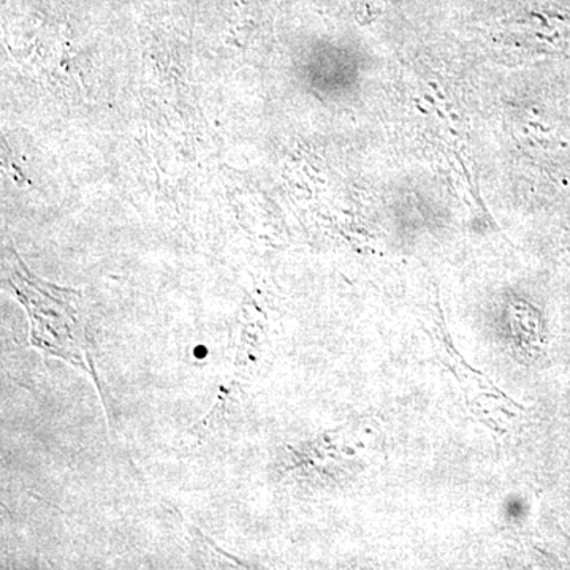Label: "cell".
Listing matches in <instances>:
<instances>
[{
	"label": "cell",
	"mask_w": 570,
	"mask_h": 570,
	"mask_svg": "<svg viewBox=\"0 0 570 570\" xmlns=\"http://www.w3.org/2000/svg\"><path fill=\"white\" fill-rule=\"evenodd\" d=\"M18 299L28 311L31 322V344L45 356H56L85 371L92 377L104 397L94 363V348L88 321L78 306L73 292L28 283L14 285Z\"/></svg>",
	"instance_id": "obj_1"
}]
</instances>
